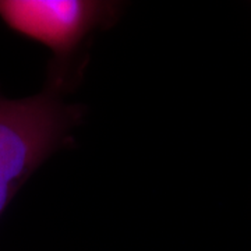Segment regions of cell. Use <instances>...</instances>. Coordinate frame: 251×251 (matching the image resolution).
<instances>
[{
    "instance_id": "cell-1",
    "label": "cell",
    "mask_w": 251,
    "mask_h": 251,
    "mask_svg": "<svg viewBox=\"0 0 251 251\" xmlns=\"http://www.w3.org/2000/svg\"><path fill=\"white\" fill-rule=\"evenodd\" d=\"M64 91L48 81L27 98L0 94V216L28 179L73 141L84 110L67 102Z\"/></svg>"
},
{
    "instance_id": "cell-2",
    "label": "cell",
    "mask_w": 251,
    "mask_h": 251,
    "mask_svg": "<svg viewBox=\"0 0 251 251\" xmlns=\"http://www.w3.org/2000/svg\"><path fill=\"white\" fill-rule=\"evenodd\" d=\"M119 17V4L92 0H0V18L13 31L48 48L53 57L48 80L74 82L73 62L95 31Z\"/></svg>"
}]
</instances>
